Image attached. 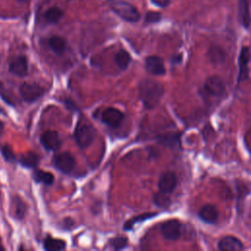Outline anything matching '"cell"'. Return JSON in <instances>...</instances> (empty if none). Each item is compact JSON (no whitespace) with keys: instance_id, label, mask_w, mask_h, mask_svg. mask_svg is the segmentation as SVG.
<instances>
[{"instance_id":"obj_1","label":"cell","mask_w":251,"mask_h":251,"mask_svg":"<svg viewBox=\"0 0 251 251\" xmlns=\"http://www.w3.org/2000/svg\"><path fill=\"white\" fill-rule=\"evenodd\" d=\"M164 94L163 85L150 79H146L139 85V95L146 109L155 108Z\"/></svg>"},{"instance_id":"obj_19","label":"cell","mask_w":251,"mask_h":251,"mask_svg":"<svg viewBox=\"0 0 251 251\" xmlns=\"http://www.w3.org/2000/svg\"><path fill=\"white\" fill-rule=\"evenodd\" d=\"M39 162H40L39 155L32 151H29V152L23 154L20 159V163L22 164V166H24L26 168H30V169L36 168L39 165Z\"/></svg>"},{"instance_id":"obj_6","label":"cell","mask_w":251,"mask_h":251,"mask_svg":"<svg viewBox=\"0 0 251 251\" xmlns=\"http://www.w3.org/2000/svg\"><path fill=\"white\" fill-rule=\"evenodd\" d=\"M76 161L73 155L69 152H63L55 156L54 166L57 170L64 174H69L73 171Z\"/></svg>"},{"instance_id":"obj_30","label":"cell","mask_w":251,"mask_h":251,"mask_svg":"<svg viewBox=\"0 0 251 251\" xmlns=\"http://www.w3.org/2000/svg\"><path fill=\"white\" fill-rule=\"evenodd\" d=\"M161 19V14L157 12H148L146 17V21L147 23H157Z\"/></svg>"},{"instance_id":"obj_8","label":"cell","mask_w":251,"mask_h":251,"mask_svg":"<svg viewBox=\"0 0 251 251\" xmlns=\"http://www.w3.org/2000/svg\"><path fill=\"white\" fill-rule=\"evenodd\" d=\"M101 119L102 122L109 127L118 128L124 120V114L116 108L109 107L103 111Z\"/></svg>"},{"instance_id":"obj_25","label":"cell","mask_w":251,"mask_h":251,"mask_svg":"<svg viewBox=\"0 0 251 251\" xmlns=\"http://www.w3.org/2000/svg\"><path fill=\"white\" fill-rule=\"evenodd\" d=\"M62 17H63V12L58 7H52L48 9L47 12L45 13V19L51 24L58 23Z\"/></svg>"},{"instance_id":"obj_26","label":"cell","mask_w":251,"mask_h":251,"mask_svg":"<svg viewBox=\"0 0 251 251\" xmlns=\"http://www.w3.org/2000/svg\"><path fill=\"white\" fill-rule=\"evenodd\" d=\"M208 56H209L211 62H213L215 64L216 63H222L225 60V58H226L225 52L221 48H219V47H212V48H210Z\"/></svg>"},{"instance_id":"obj_17","label":"cell","mask_w":251,"mask_h":251,"mask_svg":"<svg viewBox=\"0 0 251 251\" xmlns=\"http://www.w3.org/2000/svg\"><path fill=\"white\" fill-rule=\"evenodd\" d=\"M239 19L241 24L245 27L248 28L250 23H251V17L249 13V7H248V2L247 0H239Z\"/></svg>"},{"instance_id":"obj_15","label":"cell","mask_w":251,"mask_h":251,"mask_svg":"<svg viewBox=\"0 0 251 251\" xmlns=\"http://www.w3.org/2000/svg\"><path fill=\"white\" fill-rule=\"evenodd\" d=\"M199 217L202 221L208 224H213L218 220L219 217V211L218 209L213 205H205L203 206L199 211Z\"/></svg>"},{"instance_id":"obj_7","label":"cell","mask_w":251,"mask_h":251,"mask_svg":"<svg viewBox=\"0 0 251 251\" xmlns=\"http://www.w3.org/2000/svg\"><path fill=\"white\" fill-rule=\"evenodd\" d=\"M204 89L208 94L218 97L225 92L226 84L221 77L212 76L206 80L204 84Z\"/></svg>"},{"instance_id":"obj_12","label":"cell","mask_w":251,"mask_h":251,"mask_svg":"<svg viewBox=\"0 0 251 251\" xmlns=\"http://www.w3.org/2000/svg\"><path fill=\"white\" fill-rule=\"evenodd\" d=\"M28 70H29L28 60L25 56H18L14 58L9 65V71L18 77L27 76Z\"/></svg>"},{"instance_id":"obj_33","label":"cell","mask_w":251,"mask_h":251,"mask_svg":"<svg viewBox=\"0 0 251 251\" xmlns=\"http://www.w3.org/2000/svg\"><path fill=\"white\" fill-rule=\"evenodd\" d=\"M3 126H4L3 123H2L1 121H0V135H1V133H2V131H3V128H4Z\"/></svg>"},{"instance_id":"obj_4","label":"cell","mask_w":251,"mask_h":251,"mask_svg":"<svg viewBox=\"0 0 251 251\" xmlns=\"http://www.w3.org/2000/svg\"><path fill=\"white\" fill-rule=\"evenodd\" d=\"M20 94L26 102L32 103L40 99L44 94V89L38 84L24 83L20 86Z\"/></svg>"},{"instance_id":"obj_34","label":"cell","mask_w":251,"mask_h":251,"mask_svg":"<svg viewBox=\"0 0 251 251\" xmlns=\"http://www.w3.org/2000/svg\"><path fill=\"white\" fill-rule=\"evenodd\" d=\"M18 1H20L22 3H27V2H29V0H18Z\"/></svg>"},{"instance_id":"obj_14","label":"cell","mask_w":251,"mask_h":251,"mask_svg":"<svg viewBox=\"0 0 251 251\" xmlns=\"http://www.w3.org/2000/svg\"><path fill=\"white\" fill-rule=\"evenodd\" d=\"M249 58H250L249 49L247 47H242L239 54V59H238V66H239L238 81L239 82L245 81L249 76V71H248Z\"/></svg>"},{"instance_id":"obj_31","label":"cell","mask_w":251,"mask_h":251,"mask_svg":"<svg viewBox=\"0 0 251 251\" xmlns=\"http://www.w3.org/2000/svg\"><path fill=\"white\" fill-rule=\"evenodd\" d=\"M0 97H1L6 103H8L10 105H14V103L11 102V99L8 97V93L6 92V90L4 88V85L2 84L1 82H0Z\"/></svg>"},{"instance_id":"obj_27","label":"cell","mask_w":251,"mask_h":251,"mask_svg":"<svg viewBox=\"0 0 251 251\" xmlns=\"http://www.w3.org/2000/svg\"><path fill=\"white\" fill-rule=\"evenodd\" d=\"M110 244L114 247L116 250H121L124 249L125 247H127L128 245V238H126L124 236H118L115 237L110 241Z\"/></svg>"},{"instance_id":"obj_9","label":"cell","mask_w":251,"mask_h":251,"mask_svg":"<svg viewBox=\"0 0 251 251\" xmlns=\"http://www.w3.org/2000/svg\"><path fill=\"white\" fill-rule=\"evenodd\" d=\"M41 143L42 146L48 151L57 150L61 146V140L59 134L55 131H46L41 137Z\"/></svg>"},{"instance_id":"obj_28","label":"cell","mask_w":251,"mask_h":251,"mask_svg":"<svg viewBox=\"0 0 251 251\" xmlns=\"http://www.w3.org/2000/svg\"><path fill=\"white\" fill-rule=\"evenodd\" d=\"M154 203L159 207H165L170 204V199L166 193H163L160 191V193L154 196Z\"/></svg>"},{"instance_id":"obj_35","label":"cell","mask_w":251,"mask_h":251,"mask_svg":"<svg viewBox=\"0 0 251 251\" xmlns=\"http://www.w3.org/2000/svg\"><path fill=\"white\" fill-rule=\"evenodd\" d=\"M0 250H1V251H4V250H5V248H4L3 246H1V245H0Z\"/></svg>"},{"instance_id":"obj_5","label":"cell","mask_w":251,"mask_h":251,"mask_svg":"<svg viewBox=\"0 0 251 251\" xmlns=\"http://www.w3.org/2000/svg\"><path fill=\"white\" fill-rule=\"evenodd\" d=\"M161 233L167 240H178L182 236V225L178 220H169L162 225Z\"/></svg>"},{"instance_id":"obj_16","label":"cell","mask_w":251,"mask_h":251,"mask_svg":"<svg viewBox=\"0 0 251 251\" xmlns=\"http://www.w3.org/2000/svg\"><path fill=\"white\" fill-rule=\"evenodd\" d=\"M26 211L27 206L24 201L18 196L13 197L11 202V214L18 220H22L26 214Z\"/></svg>"},{"instance_id":"obj_2","label":"cell","mask_w":251,"mask_h":251,"mask_svg":"<svg viewBox=\"0 0 251 251\" xmlns=\"http://www.w3.org/2000/svg\"><path fill=\"white\" fill-rule=\"evenodd\" d=\"M111 9L124 21L136 23L140 20L141 14L138 9L132 4L125 2L123 0H107Z\"/></svg>"},{"instance_id":"obj_23","label":"cell","mask_w":251,"mask_h":251,"mask_svg":"<svg viewBox=\"0 0 251 251\" xmlns=\"http://www.w3.org/2000/svg\"><path fill=\"white\" fill-rule=\"evenodd\" d=\"M158 143L167 147H176L179 143V136L176 134H167L158 138Z\"/></svg>"},{"instance_id":"obj_21","label":"cell","mask_w":251,"mask_h":251,"mask_svg":"<svg viewBox=\"0 0 251 251\" xmlns=\"http://www.w3.org/2000/svg\"><path fill=\"white\" fill-rule=\"evenodd\" d=\"M131 55L126 50H120L115 56V62L119 69L126 70L131 63Z\"/></svg>"},{"instance_id":"obj_18","label":"cell","mask_w":251,"mask_h":251,"mask_svg":"<svg viewBox=\"0 0 251 251\" xmlns=\"http://www.w3.org/2000/svg\"><path fill=\"white\" fill-rule=\"evenodd\" d=\"M48 44L50 49L57 55H61L65 52L66 50V42L63 38L60 37H52L51 39H49L48 41Z\"/></svg>"},{"instance_id":"obj_32","label":"cell","mask_w":251,"mask_h":251,"mask_svg":"<svg viewBox=\"0 0 251 251\" xmlns=\"http://www.w3.org/2000/svg\"><path fill=\"white\" fill-rule=\"evenodd\" d=\"M151 1L159 7H166L170 3V0H151Z\"/></svg>"},{"instance_id":"obj_22","label":"cell","mask_w":251,"mask_h":251,"mask_svg":"<svg viewBox=\"0 0 251 251\" xmlns=\"http://www.w3.org/2000/svg\"><path fill=\"white\" fill-rule=\"evenodd\" d=\"M34 180L37 183H41L45 186H51V185H53L55 179H54V176L49 172L37 170L34 173Z\"/></svg>"},{"instance_id":"obj_29","label":"cell","mask_w":251,"mask_h":251,"mask_svg":"<svg viewBox=\"0 0 251 251\" xmlns=\"http://www.w3.org/2000/svg\"><path fill=\"white\" fill-rule=\"evenodd\" d=\"M1 153H2V156L3 158L7 161V162H10V163H14L16 161V156L15 154L13 153L11 147L9 146H2L1 148Z\"/></svg>"},{"instance_id":"obj_13","label":"cell","mask_w":251,"mask_h":251,"mask_svg":"<svg viewBox=\"0 0 251 251\" xmlns=\"http://www.w3.org/2000/svg\"><path fill=\"white\" fill-rule=\"evenodd\" d=\"M218 248L222 251H239L243 249V245L238 238L229 235L219 241Z\"/></svg>"},{"instance_id":"obj_10","label":"cell","mask_w":251,"mask_h":251,"mask_svg":"<svg viewBox=\"0 0 251 251\" xmlns=\"http://www.w3.org/2000/svg\"><path fill=\"white\" fill-rule=\"evenodd\" d=\"M177 183H178V180L176 175L172 172H167L161 176L158 183V188L161 192L169 194L175 190L177 187Z\"/></svg>"},{"instance_id":"obj_24","label":"cell","mask_w":251,"mask_h":251,"mask_svg":"<svg viewBox=\"0 0 251 251\" xmlns=\"http://www.w3.org/2000/svg\"><path fill=\"white\" fill-rule=\"evenodd\" d=\"M156 214H153V213H146V214H143V215H140L138 217H135L131 220H129L127 223H126L124 225V230H132L134 228V226L138 223H141V222H144L149 218H152L154 217Z\"/></svg>"},{"instance_id":"obj_20","label":"cell","mask_w":251,"mask_h":251,"mask_svg":"<svg viewBox=\"0 0 251 251\" xmlns=\"http://www.w3.org/2000/svg\"><path fill=\"white\" fill-rule=\"evenodd\" d=\"M43 245H44V249L48 251H60L66 248V242L64 240L52 238V237L45 238Z\"/></svg>"},{"instance_id":"obj_11","label":"cell","mask_w":251,"mask_h":251,"mask_svg":"<svg viewBox=\"0 0 251 251\" xmlns=\"http://www.w3.org/2000/svg\"><path fill=\"white\" fill-rule=\"evenodd\" d=\"M146 68L148 73L154 76L165 75L166 69L163 60L158 56H149L146 59Z\"/></svg>"},{"instance_id":"obj_3","label":"cell","mask_w":251,"mask_h":251,"mask_svg":"<svg viewBox=\"0 0 251 251\" xmlns=\"http://www.w3.org/2000/svg\"><path fill=\"white\" fill-rule=\"evenodd\" d=\"M74 137L77 145L82 149H84L92 144L95 138V131L91 125L87 123H79L76 127Z\"/></svg>"}]
</instances>
